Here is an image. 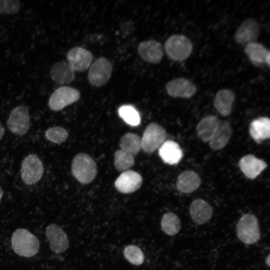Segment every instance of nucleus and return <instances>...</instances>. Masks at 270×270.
Returning a JSON list of instances; mask_svg holds the SVG:
<instances>
[{
	"label": "nucleus",
	"mask_w": 270,
	"mask_h": 270,
	"mask_svg": "<svg viewBox=\"0 0 270 270\" xmlns=\"http://www.w3.org/2000/svg\"><path fill=\"white\" fill-rule=\"evenodd\" d=\"M114 163L118 170H126L134 164V158L132 154L120 149L115 152Z\"/></svg>",
	"instance_id": "cd10ccee"
},
{
	"label": "nucleus",
	"mask_w": 270,
	"mask_h": 270,
	"mask_svg": "<svg viewBox=\"0 0 270 270\" xmlns=\"http://www.w3.org/2000/svg\"><path fill=\"white\" fill-rule=\"evenodd\" d=\"M50 76L52 79L59 84L72 82L75 78V71L66 61H59L51 67Z\"/></svg>",
	"instance_id": "a211bd4d"
},
{
	"label": "nucleus",
	"mask_w": 270,
	"mask_h": 270,
	"mask_svg": "<svg viewBox=\"0 0 270 270\" xmlns=\"http://www.w3.org/2000/svg\"><path fill=\"white\" fill-rule=\"evenodd\" d=\"M190 214L192 220L199 224L208 222L212 214V206L204 200H194L190 207Z\"/></svg>",
	"instance_id": "412c9836"
},
{
	"label": "nucleus",
	"mask_w": 270,
	"mask_h": 270,
	"mask_svg": "<svg viewBox=\"0 0 270 270\" xmlns=\"http://www.w3.org/2000/svg\"><path fill=\"white\" fill-rule=\"evenodd\" d=\"M11 242L14 252L26 258L35 256L40 248L36 236L24 228H18L13 232Z\"/></svg>",
	"instance_id": "f257e3e1"
},
{
	"label": "nucleus",
	"mask_w": 270,
	"mask_h": 270,
	"mask_svg": "<svg viewBox=\"0 0 270 270\" xmlns=\"http://www.w3.org/2000/svg\"><path fill=\"white\" fill-rule=\"evenodd\" d=\"M230 124L227 121H220L212 137L209 142L210 147L214 150L224 148L228 142L232 135Z\"/></svg>",
	"instance_id": "4be33fe9"
},
{
	"label": "nucleus",
	"mask_w": 270,
	"mask_h": 270,
	"mask_svg": "<svg viewBox=\"0 0 270 270\" xmlns=\"http://www.w3.org/2000/svg\"><path fill=\"white\" fill-rule=\"evenodd\" d=\"M161 226L162 230L166 234L173 236L179 232L180 228V222L176 214L168 212L162 216Z\"/></svg>",
	"instance_id": "bb28decb"
},
{
	"label": "nucleus",
	"mask_w": 270,
	"mask_h": 270,
	"mask_svg": "<svg viewBox=\"0 0 270 270\" xmlns=\"http://www.w3.org/2000/svg\"><path fill=\"white\" fill-rule=\"evenodd\" d=\"M235 99L236 94L234 91L229 88H222L216 94L214 106L220 115L228 116L232 112V104Z\"/></svg>",
	"instance_id": "f3484780"
},
{
	"label": "nucleus",
	"mask_w": 270,
	"mask_h": 270,
	"mask_svg": "<svg viewBox=\"0 0 270 270\" xmlns=\"http://www.w3.org/2000/svg\"><path fill=\"white\" fill-rule=\"evenodd\" d=\"M164 48L170 59L181 62L188 58L190 55L193 45L187 36L181 34H176L166 40Z\"/></svg>",
	"instance_id": "f03ea898"
},
{
	"label": "nucleus",
	"mask_w": 270,
	"mask_h": 270,
	"mask_svg": "<svg viewBox=\"0 0 270 270\" xmlns=\"http://www.w3.org/2000/svg\"><path fill=\"white\" fill-rule=\"evenodd\" d=\"M158 154L162 160L169 164H176L182 160L183 153L178 143L172 140L164 141L159 148Z\"/></svg>",
	"instance_id": "aec40b11"
},
{
	"label": "nucleus",
	"mask_w": 270,
	"mask_h": 270,
	"mask_svg": "<svg viewBox=\"0 0 270 270\" xmlns=\"http://www.w3.org/2000/svg\"><path fill=\"white\" fill-rule=\"evenodd\" d=\"M88 80L96 87L103 86L110 78L113 65L106 58L100 56L96 58L90 66Z\"/></svg>",
	"instance_id": "39448f33"
},
{
	"label": "nucleus",
	"mask_w": 270,
	"mask_h": 270,
	"mask_svg": "<svg viewBox=\"0 0 270 270\" xmlns=\"http://www.w3.org/2000/svg\"><path fill=\"white\" fill-rule=\"evenodd\" d=\"M72 172L74 176L80 182L88 184L92 181L96 175V165L90 156L80 153L73 158Z\"/></svg>",
	"instance_id": "7ed1b4c3"
},
{
	"label": "nucleus",
	"mask_w": 270,
	"mask_h": 270,
	"mask_svg": "<svg viewBox=\"0 0 270 270\" xmlns=\"http://www.w3.org/2000/svg\"><path fill=\"white\" fill-rule=\"evenodd\" d=\"M28 108L24 105H18L10 112L6 122L8 129L12 133L23 136L28 132L30 123Z\"/></svg>",
	"instance_id": "0eeeda50"
},
{
	"label": "nucleus",
	"mask_w": 270,
	"mask_h": 270,
	"mask_svg": "<svg viewBox=\"0 0 270 270\" xmlns=\"http://www.w3.org/2000/svg\"><path fill=\"white\" fill-rule=\"evenodd\" d=\"M20 8V2L17 0H0V14H13L18 13Z\"/></svg>",
	"instance_id": "2f4dec72"
},
{
	"label": "nucleus",
	"mask_w": 270,
	"mask_h": 270,
	"mask_svg": "<svg viewBox=\"0 0 270 270\" xmlns=\"http://www.w3.org/2000/svg\"><path fill=\"white\" fill-rule=\"evenodd\" d=\"M67 62L76 72H84L90 66L93 60L92 52L80 46H74L66 54Z\"/></svg>",
	"instance_id": "9b49d317"
},
{
	"label": "nucleus",
	"mask_w": 270,
	"mask_h": 270,
	"mask_svg": "<svg viewBox=\"0 0 270 270\" xmlns=\"http://www.w3.org/2000/svg\"><path fill=\"white\" fill-rule=\"evenodd\" d=\"M196 90L195 84L184 78L173 79L166 85L167 94L174 98H190L195 94Z\"/></svg>",
	"instance_id": "9d476101"
},
{
	"label": "nucleus",
	"mask_w": 270,
	"mask_h": 270,
	"mask_svg": "<svg viewBox=\"0 0 270 270\" xmlns=\"http://www.w3.org/2000/svg\"><path fill=\"white\" fill-rule=\"evenodd\" d=\"M142 182V178L139 174L134 170H126L117 178L114 186L120 192L129 194L140 188Z\"/></svg>",
	"instance_id": "2eb2a0df"
},
{
	"label": "nucleus",
	"mask_w": 270,
	"mask_h": 270,
	"mask_svg": "<svg viewBox=\"0 0 270 270\" xmlns=\"http://www.w3.org/2000/svg\"><path fill=\"white\" fill-rule=\"evenodd\" d=\"M238 166L245 176L250 179L256 178L267 167L264 161L251 154L243 156Z\"/></svg>",
	"instance_id": "dca6fc26"
},
{
	"label": "nucleus",
	"mask_w": 270,
	"mask_h": 270,
	"mask_svg": "<svg viewBox=\"0 0 270 270\" xmlns=\"http://www.w3.org/2000/svg\"><path fill=\"white\" fill-rule=\"evenodd\" d=\"M120 116L128 124L132 126L138 125L140 118L138 112L131 105H123L118 110Z\"/></svg>",
	"instance_id": "c85d7f7f"
},
{
	"label": "nucleus",
	"mask_w": 270,
	"mask_h": 270,
	"mask_svg": "<svg viewBox=\"0 0 270 270\" xmlns=\"http://www.w3.org/2000/svg\"><path fill=\"white\" fill-rule=\"evenodd\" d=\"M138 52L144 61L152 64L160 62L164 56L161 43L152 40L141 42L138 46Z\"/></svg>",
	"instance_id": "4468645a"
},
{
	"label": "nucleus",
	"mask_w": 270,
	"mask_h": 270,
	"mask_svg": "<svg viewBox=\"0 0 270 270\" xmlns=\"http://www.w3.org/2000/svg\"><path fill=\"white\" fill-rule=\"evenodd\" d=\"M120 146L121 150L136 155L142 148L141 138L136 134L127 133L122 138Z\"/></svg>",
	"instance_id": "a878e982"
},
{
	"label": "nucleus",
	"mask_w": 270,
	"mask_h": 270,
	"mask_svg": "<svg viewBox=\"0 0 270 270\" xmlns=\"http://www.w3.org/2000/svg\"><path fill=\"white\" fill-rule=\"evenodd\" d=\"M236 234L238 238L248 244L257 242L260 238V230L256 217L251 214L242 216L236 224Z\"/></svg>",
	"instance_id": "20e7f679"
},
{
	"label": "nucleus",
	"mask_w": 270,
	"mask_h": 270,
	"mask_svg": "<svg viewBox=\"0 0 270 270\" xmlns=\"http://www.w3.org/2000/svg\"><path fill=\"white\" fill-rule=\"evenodd\" d=\"M244 52L254 64H266L270 66V50L262 44L256 42L248 43L246 44Z\"/></svg>",
	"instance_id": "6ab92c4d"
},
{
	"label": "nucleus",
	"mask_w": 270,
	"mask_h": 270,
	"mask_svg": "<svg viewBox=\"0 0 270 270\" xmlns=\"http://www.w3.org/2000/svg\"><path fill=\"white\" fill-rule=\"evenodd\" d=\"M166 133L158 124L152 122L146 127L141 138L142 148L146 152L152 153L165 141Z\"/></svg>",
	"instance_id": "1a4fd4ad"
},
{
	"label": "nucleus",
	"mask_w": 270,
	"mask_h": 270,
	"mask_svg": "<svg viewBox=\"0 0 270 270\" xmlns=\"http://www.w3.org/2000/svg\"><path fill=\"white\" fill-rule=\"evenodd\" d=\"M44 168L40 159L35 154L27 156L21 164L20 176L26 185H32L42 178Z\"/></svg>",
	"instance_id": "423d86ee"
},
{
	"label": "nucleus",
	"mask_w": 270,
	"mask_h": 270,
	"mask_svg": "<svg viewBox=\"0 0 270 270\" xmlns=\"http://www.w3.org/2000/svg\"><path fill=\"white\" fill-rule=\"evenodd\" d=\"M260 32L258 22L252 18L244 20L240 24L234 35L235 42L240 44L254 42Z\"/></svg>",
	"instance_id": "f8f14e48"
},
{
	"label": "nucleus",
	"mask_w": 270,
	"mask_h": 270,
	"mask_svg": "<svg viewBox=\"0 0 270 270\" xmlns=\"http://www.w3.org/2000/svg\"><path fill=\"white\" fill-rule=\"evenodd\" d=\"M124 254L126 259L132 264L140 265L144 262V254L136 246L130 245L126 247L124 250Z\"/></svg>",
	"instance_id": "7c9ffc66"
},
{
	"label": "nucleus",
	"mask_w": 270,
	"mask_h": 270,
	"mask_svg": "<svg viewBox=\"0 0 270 270\" xmlns=\"http://www.w3.org/2000/svg\"><path fill=\"white\" fill-rule=\"evenodd\" d=\"M44 136L47 140L60 144L67 139L68 132L62 127L54 126L46 131Z\"/></svg>",
	"instance_id": "c756f323"
},
{
	"label": "nucleus",
	"mask_w": 270,
	"mask_h": 270,
	"mask_svg": "<svg viewBox=\"0 0 270 270\" xmlns=\"http://www.w3.org/2000/svg\"><path fill=\"white\" fill-rule=\"evenodd\" d=\"M220 121L214 115L204 117L198 124L196 132L198 136L204 142H210L216 132Z\"/></svg>",
	"instance_id": "b1692460"
},
{
	"label": "nucleus",
	"mask_w": 270,
	"mask_h": 270,
	"mask_svg": "<svg viewBox=\"0 0 270 270\" xmlns=\"http://www.w3.org/2000/svg\"><path fill=\"white\" fill-rule=\"evenodd\" d=\"M3 194H4V191L0 186V202L1 198L3 196Z\"/></svg>",
	"instance_id": "72a5a7b5"
},
{
	"label": "nucleus",
	"mask_w": 270,
	"mask_h": 270,
	"mask_svg": "<svg viewBox=\"0 0 270 270\" xmlns=\"http://www.w3.org/2000/svg\"><path fill=\"white\" fill-rule=\"evenodd\" d=\"M266 262L267 265L269 266H270V256L269 255L268 256L267 258H266Z\"/></svg>",
	"instance_id": "f704fd0d"
},
{
	"label": "nucleus",
	"mask_w": 270,
	"mask_h": 270,
	"mask_svg": "<svg viewBox=\"0 0 270 270\" xmlns=\"http://www.w3.org/2000/svg\"><path fill=\"white\" fill-rule=\"evenodd\" d=\"M200 184L201 180L198 175L194 171L187 170L179 174L176 185L179 191L188 194L196 190Z\"/></svg>",
	"instance_id": "5701e85b"
},
{
	"label": "nucleus",
	"mask_w": 270,
	"mask_h": 270,
	"mask_svg": "<svg viewBox=\"0 0 270 270\" xmlns=\"http://www.w3.org/2000/svg\"><path fill=\"white\" fill-rule=\"evenodd\" d=\"M4 134V128L0 122V140L2 138Z\"/></svg>",
	"instance_id": "473e14b6"
},
{
	"label": "nucleus",
	"mask_w": 270,
	"mask_h": 270,
	"mask_svg": "<svg viewBox=\"0 0 270 270\" xmlns=\"http://www.w3.org/2000/svg\"><path fill=\"white\" fill-rule=\"evenodd\" d=\"M80 96V92L69 86H62L56 89L50 95L48 106L54 111H59L78 101Z\"/></svg>",
	"instance_id": "6e6552de"
},
{
	"label": "nucleus",
	"mask_w": 270,
	"mask_h": 270,
	"mask_svg": "<svg viewBox=\"0 0 270 270\" xmlns=\"http://www.w3.org/2000/svg\"><path fill=\"white\" fill-rule=\"evenodd\" d=\"M46 236L51 250L56 254L66 251L69 246L68 236L62 228L56 224L48 226Z\"/></svg>",
	"instance_id": "ddd939ff"
},
{
	"label": "nucleus",
	"mask_w": 270,
	"mask_h": 270,
	"mask_svg": "<svg viewBox=\"0 0 270 270\" xmlns=\"http://www.w3.org/2000/svg\"><path fill=\"white\" fill-rule=\"evenodd\" d=\"M250 134L256 142L269 138L270 120L268 117H260L254 120L250 125Z\"/></svg>",
	"instance_id": "393cba45"
}]
</instances>
